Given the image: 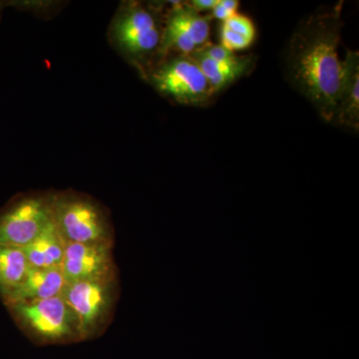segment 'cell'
<instances>
[{"instance_id":"2","label":"cell","mask_w":359,"mask_h":359,"mask_svg":"<svg viewBox=\"0 0 359 359\" xmlns=\"http://www.w3.org/2000/svg\"><path fill=\"white\" fill-rule=\"evenodd\" d=\"M163 21L148 4L124 1L108 29L113 48L144 75L154 65L162 39Z\"/></svg>"},{"instance_id":"13","label":"cell","mask_w":359,"mask_h":359,"mask_svg":"<svg viewBox=\"0 0 359 359\" xmlns=\"http://www.w3.org/2000/svg\"><path fill=\"white\" fill-rule=\"evenodd\" d=\"M28 264L36 268L61 266L65 257V244L59 236L53 221L30 244L21 248Z\"/></svg>"},{"instance_id":"5","label":"cell","mask_w":359,"mask_h":359,"mask_svg":"<svg viewBox=\"0 0 359 359\" xmlns=\"http://www.w3.org/2000/svg\"><path fill=\"white\" fill-rule=\"evenodd\" d=\"M171 4L163 21L158 62L170 56L191 55L210 43V18L194 9L188 2Z\"/></svg>"},{"instance_id":"17","label":"cell","mask_w":359,"mask_h":359,"mask_svg":"<svg viewBox=\"0 0 359 359\" xmlns=\"http://www.w3.org/2000/svg\"><path fill=\"white\" fill-rule=\"evenodd\" d=\"M240 1L238 0H219L217 6L214 7L212 13L215 18L223 22L238 13Z\"/></svg>"},{"instance_id":"4","label":"cell","mask_w":359,"mask_h":359,"mask_svg":"<svg viewBox=\"0 0 359 359\" xmlns=\"http://www.w3.org/2000/svg\"><path fill=\"white\" fill-rule=\"evenodd\" d=\"M145 75L158 93L183 105H203L214 95L199 66L190 56L163 59Z\"/></svg>"},{"instance_id":"16","label":"cell","mask_w":359,"mask_h":359,"mask_svg":"<svg viewBox=\"0 0 359 359\" xmlns=\"http://www.w3.org/2000/svg\"><path fill=\"white\" fill-rule=\"evenodd\" d=\"M255 40L248 39L243 35L231 32L226 26L221 27V45L235 53L236 51L245 50L254 43Z\"/></svg>"},{"instance_id":"10","label":"cell","mask_w":359,"mask_h":359,"mask_svg":"<svg viewBox=\"0 0 359 359\" xmlns=\"http://www.w3.org/2000/svg\"><path fill=\"white\" fill-rule=\"evenodd\" d=\"M65 285L61 266L36 268L29 266L22 282L4 299L9 306L42 301L61 295Z\"/></svg>"},{"instance_id":"18","label":"cell","mask_w":359,"mask_h":359,"mask_svg":"<svg viewBox=\"0 0 359 359\" xmlns=\"http://www.w3.org/2000/svg\"><path fill=\"white\" fill-rule=\"evenodd\" d=\"M219 0H193V1L188 2L191 6L196 11L202 13L204 11H212L214 7L217 6Z\"/></svg>"},{"instance_id":"9","label":"cell","mask_w":359,"mask_h":359,"mask_svg":"<svg viewBox=\"0 0 359 359\" xmlns=\"http://www.w3.org/2000/svg\"><path fill=\"white\" fill-rule=\"evenodd\" d=\"M111 244H66L61 264L66 285L114 276Z\"/></svg>"},{"instance_id":"15","label":"cell","mask_w":359,"mask_h":359,"mask_svg":"<svg viewBox=\"0 0 359 359\" xmlns=\"http://www.w3.org/2000/svg\"><path fill=\"white\" fill-rule=\"evenodd\" d=\"M223 25L231 30V32L248 37V39L255 40L256 39L257 32L256 26L250 18L243 14L236 13L228 20L223 22Z\"/></svg>"},{"instance_id":"8","label":"cell","mask_w":359,"mask_h":359,"mask_svg":"<svg viewBox=\"0 0 359 359\" xmlns=\"http://www.w3.org/2000/svg\"><path fill=\"white\" fill-rule=\"evenodd\" d=\"M114 276L65 285L61 297L78 318L82 337H88L105 320L113 301Z\"/></svg>"},{"instance_id":"7","label":"cell","mask_w":359,"mask_h":359,"mask_svg":"<svg viewBox=\"0 0 359 359\" xmlns=\"http://www.w3.org/2000/svg\"><path fill=\"white\" fill-rule=\"evenodd\" d=\"M53 195L27 196L0 215V245L23 248L52 223Z\"/></svg>"},{"instance_id":"14","label":"cell","mask_w":359,"mask_h":359,"mask_svg":"<svg viewBox=\"0 0 359 359\" xmlns=\"http://www.w3.org/2000/svg\"><path fill=\"white\" fill-rule=\"evenodd\" d=\"M28 268L22 249L0 245V292L4 297L20 285Z\"/></svg>"},{"instance_id":"1","label":"cell","mask_w":359,"mask_h":359,"mask_svg":"<svg viewBox=\"0 0 359 359\" xmlns=\"http://www.w3.org/2000/svg\"><path fill=\"white\" fill-rule=\"evenodd\" d=\"M341 14L342 2L311 14L292 33L285 52L290 84L327 122L334 119L341 82Z\"/></svg>"},{"instance_id":"3","label":"cell","mask_w":359,"mask_h":359,"mask_svg":"<svg viewBox=\"0 0 359 359\" xmlns=\"http://www.w3.org/2000/svg\"><path fill=\"white\" fill-rule=\"evenodd\" d=\"M52 221L65 244H111L107 215L96 202L75 193L53 195Z\"/></svg>"},{"instance_id":"12","label":"cell","mask_w":359,"mask_h":359,"mask_svg":"<svg viewBox=\"0 0 359 359\" xmlns=\"http://www.w3.org/2000/svg\"><path fill=\"white\" fill-rule=\"evenodd\" d=\"M189 56L199 66L214 94L226 89L241 77L248 74L255 62V59L250 55L237 56L231 61L212 60L200 49Z\"/></svg>"},{"instance_id":"6","label":"cell","mask_w":359,"mask_h":359,"mask_svg":"<svg viewBox=\"0 0 359 359\" xmlns=\"http://www.w3.org/2000/svg\"><path fill=\"white\" fill-rule=\"evenodd\" d=\"M9 306L21 325L41 339L62 340L82 337L76 314L61 295Z\"/></svg>"},{"instance_id":"11","label":"cell","mask_w":359,"mask_h":359,"mask_svg":"<svg viewBox=\"0 0 359 359\" xmlns=\"http://www.w3.org/2000/svg\"><path fill=\"white\" fill-rule=\"evenodd\" d=\"M332 123L358 131L359 128V53L347 51L342 60V76L339 98Z\"/></svg>"}]
</instances>
